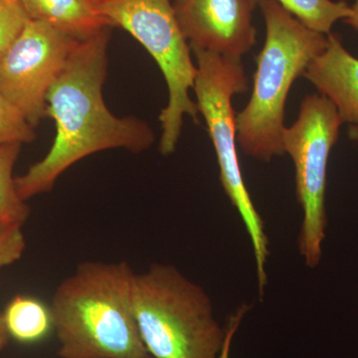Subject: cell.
I'll list each match as a JSON object with an SVG mask.
<instances>
[{"label":"cell","mask_w":358,"mask_h":358,"mask_svg":"<svg viewBox=\"0 0 358 358\" xmlns=\"http://www.w3.org/2000/svg\"><path fill=\"white\" fill-rule=\"evenodd\" d=\"M79 40L40 21H28L0 60V94L36 128L46 117L49 90Z\"/></svg>","instance_id":"obj_8"},{"label":"cell","mask_w":358,"mask_h":358,"mask_svg":"<svg viewBox=\"0 0 358 358\" xmlns=\"http://www.w3.org/2000/svg\"><path fill=\"white\" fill-rule=\"evenodd\" d=\"M303 25L329 35L334 23L345 20L352 8L345 0H275Z\"/></svg>","instance_id":"obj_13"},{"label":"cell","mask_w":358,"mask_h":358,"mask_svg":"<svg viewBox=\"0 0 358 358\" xmlns=\"http://www.w3.org/2000/svg\"><path fill=\"white\" fill-rule=\"evenodd\" d=\"M20 148V143L0 147V220L24 225L30 209L25 200L21 199L13 176Z\"/></svg>","instance_id":"obj_14"},{"label":"cell","mask_w":358,"mask_h":358,"mask_svg":"<svg viewBox=\"0 0 358 358\" xmlns=\"http://www.w3.org/2000/svg\"><path fill=\"white\" fill-rule=\"evenodd\" d=\"M101 14L112 27L129 32L159 66L167 89L169 102L159 115L162 134L159 152L176 150L183 117L199 122L196 103L189 96L197 75L192 50L179 27L171 0H96Z\"/></svg>","instance_id":"obj_6"},{"label":"cell","mask_w":358,"mask_h":358,"mask_svg":"<svg viewBox=\"0 0 358 358\" xmlns=\"http://www.w3.org/2000/svg\"><path fill=\"white\" fill-rule=\"evenodd\" d=\"M260 0H174V14L189 44L241 60L257 42L253 13Z\"/></svg>","instance_id":"obj_9"},{"label":"cell","mask_w":358,"mask_h":358,"mask_svg":"<svg viewBox=\"0 0 358 358\" xmlns=\"http://www.w3.org/2000/svg\"><path fill=\"white\" fill-rule=\"evenodd\" d=\"M34 128L13 103L0 94V147L35 140Z\"/></svg>","instance_id":"obj_15"},{"label":"cell","mask_w":358,"mask_h":358,"mask_svg":"<svg viewBox=\"0 0 358 358\" xmlns=\"http://www.w3.org/2000/svg\"><path fill=\"white\" fill-rule=\"evenodd\" d=\"M8 334L6 333V327H4L3 320H2V315L0 313V352L6 348L7 343H8Z\"/></svg>","instance_id":"obj_20"},{"label":"cell","mask_w":358,"mask_h":358,"mask_svg":"<svg viewBox=\"0 0 358 358\" xmlns=\"http://www.w3.org/2000/svg\"><path fill=\"white\" fill-rule=\"evenodd\" d=\"M248 310V306L242 305L228 320L222 350L219 353L217 358H229L233 338H234L235 334H236L237 329H239L240 324H241L242 320H243L244 315H246Z\"/></svg>","instance_id":"obj_18"},{"label":"cell","mask_w":358,"mask_h":358,"mask_svg":"<svg viewBox=\"0 0 358 358\" xmlns=\"http://www.w3.org/2000/svg\"><path fill=\"white\" fill-rule=\"evenodd\" d=\"M110 31L78 42L47 94L46 117L55 122V140L43 159L15 178L25 201L51 192L61 174L89 155L112 148L141 152L154 143L145 122L115 117L103 101Z\"/></svg>","instance_id":"obj_1"},{"label":"cell","mask_w":358,"mask_h":358,"mask_svg":"<svg viewBox=\"0 0 358 358\" xmlns=\"http://www.w3.org/2000/svg\"><path fill=\"white\" fill-rule=\"evenodd\" d=\"M338 110L343 122L358 124V59L329 33L326 50L308 66L305 75Z\"/></svg>","instance_id":"obj_10"},{"label":"cell","mask_w":358,"mask_h":358,"mask_svg":"<svg viewBox=\"0 0 358 358\" xmlns=\"http://www.w3.org/2000/svg\"><path fill=\"white\" fill-rule=\"evenodd\" d=\"M23 225L0 220V271L20 260L26 247Z\"/></svg>","instance_id":"obj_17"},{"label":"cell","mask_w":358,"mask_h":358,"mask_svg":"<svg viewBox=\"0 0 358 358\" xmlns=\"http://www.w3.org/2000/svg\"><path fill=\"white\" fill-rule=\"evenodd\" d=\"M348 136L352 140L358 141V124H352L348 129Z\"/></svg>","instance_id":"obj_21"},{"label":"cell","mask_w":358,"mask_h":358,"mask_svg":"<svg viewBox=\"0 0 358 358\" xmlns=\"http://www.w3.org/2000/svg\"><path fill=\"white\" fill-rule=\"evenodd\" d=\"M1 315L9 338L24 345L43 341L53 329L50 306L35 296H14Z\"/></svg>","instance_id":"obj_12"},{"label":"cell","mask_w":358,"mask_h":358,"mask_svg":"<svg viewBox=\"0 0 358 358\" xmlns=\"http://www.w3.org/2000/svg\"><path fill=\"white\" fill-rule=\"evenodd\" d=\"M29 21L20 0H0V60Z\"/></svg>","instance_id":"obj_16"},{"label":"cell","mask_w":358,"mask_h":358,"mask_svg":"<svg viewBox=\"0 0 358 358\" xmlns=\"http://www.w3.org/2000/svg\"><path fill=\"white\" fill-rule=\"evenodd\" d=\"M131 301L138 333L152 358H217L225 329L203 289L173 266L134 273Z\"/></svg>","instance_id":"obj_4"},{"label":"cell","mask_w":358,"mask_h":358,"mask_svg":"<svg viewBox=\"0 0 358 358\" xmlns=\"http://www.w3.org/2000/svg\"><path fill=\"white\" fill-rule=\"evenodd\" d=\"M266 40L256 57L254 86L236 114V138L244 154L263 162L284 154L285 106L289 89L327 46V36L310 29L275 0H260Z\"/></svg>","instance_id":"obj_3"},{"label":"cell","mask_w":358,"mask_h":358,"mask_svg":"<svg viewBox=\"0 0 358 358\" xmlns=\"http://www.w3.org/2000/svg\"><path fill=\"white\" fill-rule=\"evenodd\" d=\"M150 358H152V357H150Z\"/></svg>","instance_id":"obj_22"},{"label":"cell","mask_w":358,"mask_h":358,"mask_svg":"<svg viewBox=\"0 0 358 358\" xmlns=\"http://www.w3.org/2000/svg\"><path fill=\"white\" fill-rule=\"evenodd\" d=\"M124 262H84L56 289L50 308L61 358H150Z\"/></svg>","instance_id":"obj_2"},{"label":"cell","mask_w":358,"mask_h":358,"mask_svg":"<svg viewBox=\"0 0 358 358\" xmlns=\"http://www.w3.org/2000/svg\"><path fill=\"white\" fill-rule=\"evenodd\" d=\"M350 8H352V13H350L348 18L343 20V22L352 26V28H355L358 31V0H355V3L350 6Z\"/></svg>","instance_id":"obj_19"},{"label":"cell","mask_w":358,"mask_h":358,"mask_svg":"<svg viewBox=\"0 0 358 358\" xmlns=\"http://www.w3.org/2000/svg\"><path fill=\"white\" fill-rule=\"evenodd\" d=\"M343 124L326 96L308 95L301 103L296 121L284 131V152L293 159L296 199L303 210L299 249L310 268L319 265L322 259L327 226V162Z\"/></svg>","instance_id":"obj_7"},{"label":"cell","mask_w":358,"mask_h":358,"mask_svg":"<svg viewBox=\"0 0 358 358\" xmlns=\"http://www.w3.org/2000/svg\"><path fill=\"white\" fill-rule=\"evenodd\" d=\"M190 50L197 63V75L193 87L197 99L195 103L199 114L203 115L215 148L224 190L241 216L251 240L259 293L262 296L267 285L266 263L268 240L263 219L252 202L242 176L236 148V113L232 106L233 96L246 92L248 81L241 60L196 47H190Z\"/></svg>","instance_id":"obj_5"},{"label":"cell","mask_w":358,"mask_h":358,"mask_svg":"<svg viewBox=\"0 0 358 358\" xmlns=\"http://www.w3.org/2000/svg\"><path fill=\"white\" fill-rule=\"evenodd\" d=\"M28 17L50 25L72 38L83 41L108 28L96 0H20Z\"/></svg>","instance_id":"obj_11"}]
</instances>
